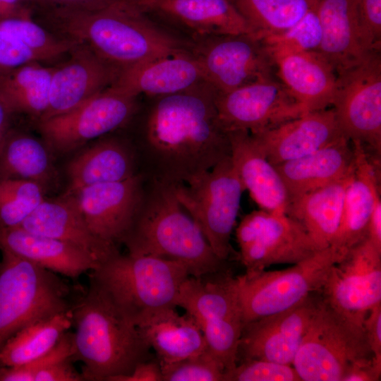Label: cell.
Returning <instances> with one entry per match:
<instances>
[{
  "label": "cell",
  "instance_id": "obj_1",
  "mask_svg": "<svg viewBox=\"0 0 381 381\" xmlns=\"http://www.w3.org/2000/svg\"><path fill=\"white\" fill-rule=\"evenodd\" d=\"M215 96L216 90L202 82L158 97L146 119L142 151L151 181L183 183L230 156Z\"/></svg>",
  "mask_w": 381,
  "mask_h": 381
},
{
  "label": "cell",
  "instance_id": "obj_2",
  "mask_svg": "<svg viewBox=\"0 0 381 381\" xmlns=\"http://www.w3.org/2000/svg\"><path fill=\"white\" fill-rule=\"evenodd\" d=\"M145 13L135 0H117L92 11L53 8L49 18L66 38L85 44L121 71L187 50Z\"/></svg>",
  "mask_w": 381,
  "mask_h": 381
},
{
  "label": "cell",
  "instance_id": "obj_3",
  "mask_svg": "<svg viewBox=\"0 0 381 381\" xmlns=\"http://www.w3.org/2000/svg\"><path fill=\"white\" fill-rule=\"evenodd\" d=\"M73 361L83 363L84 380L113 381L150 360L151 348L137 326L91 282L71 306Z\"/></svg>",
  "mask_w": 381,
  "mask_h": 381
},
{
  "label": "cell",
  "instance_id": "obj_4",
  "mask_svg": "<svg viewBox=\"0 0 381 381\" xmlns=\"http://www.w3.org/2000/svg\"><path fill=\"white\" fill-rule=\"evenodd\" d=\"M138 215L123 241L133 255H150L186 266L190 276L221 272L219 258L192 217L180 205L171 185L151 181Z\"/></svg>",
  "mask_w": 381,
  "mask_h": 381
},
{
  "label": "cell",
  "instance_id": "obj_5",
  "mask_svg": "<svg viewBox=\"0 0 381 381\" xmlns=\"http://www.w3.org/2000/svg\"><path fill=\"white\" fill-rule=\"evenodd\" d=\"M189 276L178 262L119 253L90 271V282L137 326L162 308L176 307L180 287Z\"/></svg>",
  "mask_w": 381,
  "mask_h": 381
},
{
  "label": "cell",
  "instance_id": "obj_6",
  "mask_svg": "<svg viewBox=\"0 0 381 381\" xmlns=\"http://www.w3.org/2000/svg\"><path fill=\"white\" fill-rule=\"evenodd\" d=\"M0 262V347L18 332L69 310L70 286L58 274L8 251Z\"/></svg>",
  "mask_w": 381,
  "mask_h": 381
},
{
  "label": "cell",
  "instance_id": "obj_7",
  "mask_svg": "<svg viewBox=\"0 0 381 381\" xmlns=\"http://www.w3.org/2000/svg\"><path fill=\"white\" fill-rule=\"evenodd\" d=\"M373 356L363 326L321 296L292 365L301 381H343L355 363Z\"/></svg>",
  "mask_w": 381,
  "mask_h": 381
},
{
  "label": "cell",
  "instance_id": "obj_8",
  "mask_svg": "<svg viewBox=\"0 0 381 381\" xmlns=\"http://www.w3.org/2000/svg\"><path fill=\"white\" fill-rule=\"evenodd\" d=\"M171 186L177 200L215 255L226 261L231 252V234L246 190L231 157L188 181Z\"/></svg>",
  "mask_w": 381,
  "mask_h": 381
},
{
  "label": "cell",
  "instance_id": "obj_9",
  "mask_svg": "<svg viewBox=\"0 0 381 381\" xmlns=\"http://www.w3.org/2000/svg\"><path fill=\"white\" fill-rule=\"evenodd\" d=\"M340 259L337 252L328 247L284 270L236 277L243 327L288 310L321 291L332 266Z\"/></svg>",
  "mask_w": 381,
  "mask_h": 381
},
{
  "label": "cell",
  "instance_id": "obj_10",
  "mask_svg": "<svg viewBox=\"0 0 381 381\" xmlns=\"http://www.w3.org/2000/svg\"><path fill=\"white\" fill-rule=\"evenodd\" d=\"M219 272L188 277L180 287L174 305L194 318L207 349L226 371L237 364L243 323L236 277Z\"/></svg>",
  "mask_w": 381,
  "mask_h": 381
},
{
  "label": "cell",
  "instance_id": "obj_11",
  "mask_svg": "<svg viewBox=\"0 0 381 381\" xmlns=\"http://www.w3.org/2000/svg\"><path fill=\"white\" fill-rule=\"evenodd\" d=\"M332 105L338 126L350 142L381 154V55L371 52L337 75Z\"/></svg>",
  "mask_w": 381,
  "mask_h": 381
},
{
  "label": "cell",
  "instance_id": "obj_12",
  "mask_svg": "<svg viewBox=\"0 0 381 381\" xmlns=\"http://www.w3.org/2000/svg\"><path fill=\"white\" fill-rule=\"evenodd\" d=\"M236 236L246 274L272 265H294L322 250L296 220L261 209L243 217Z\"/></svg>",
  "mask_w": 381,
  "mask_h": 381
},
{
  "label": "cell",
  "instance_id": "obj_13",
  "mask_svg": "<svg viewBox=\"0 0 381 381\" xmlns=\"http://www.w3.org/2000/svg\"><path fill=\"white\" fill-rule=\"evenodd\" d=\"M206 37L193 54L217 92L275 77L273 56L262 39L248 33Z\"/></svg>",
  "mask_w": 381,
  "mask_h": 381
},
{
  "label": "cell",
  "instance_id": "obj_14",
  "mask_svg": "<svg viewBox=\"0 0 381 381\" xmlns=\"http://www.w3.org/2000/svg\"><path fill=\"white\" fill-rule=\"evenodd\" d=\"M136 97L110 86L65 114L37 122L51 151L66 154L123 126L136 111Z\"/></svg>",
  "mask_w": 381,
  "mask_h": 381
},
{
  "label": "cell",
  "instance_id": "obj_15",
  "mask_svg": "<svg viewBox=\"0 0 381 381\" xmlns=\"http://www.w3.org/2000/svg\"><path fill=\"white\" fill-rule=\"evenodd\" d=\"M331 306L363 325L381 304V250L366 238L331 267L321 290Z\"/></svg>",
  "mask_w": 381,
  "mask_h": 381
},
{
  "label": "cell",
  "instance_id": "obj_16",
  "mask_svg": "<svg viewBox=\"0 0 381 381\" xmlns=\"http://www.w3.org/2000/svg\"><path fill=\"white\" fill-rule=\"evenodd\" d=\"M215 106L219 121L227 133H255L306 113L275 77L228 92H216Z\"/></svg>",
  "mask_w": 381,
  "mask_h": 381
},
{
  "label": "cell",
  "instance_id": "obj_17",
  "mask_svg": "<svg viewBox=\"0 0 381 381\" xmlns=\"http://www.w3.org/2000/svg\"><path fill=\"white\" fill-rule=\"evenodd\" d=\"M144 176L83 188L71 195L90 229L98 238L122 243L142 206Z\"/></svg>",
  "mask_w": 381,
  "mask_h": 381
},
{
  "label": "cell",
  "instance_id": "obj_18",
  "mask_svg": "<svg viewBox=\"0 0 381 381\" xmlns=\"http://www.w3.org/2000/svg\"><path fill=\"white\" fill-rule=\"evenodd\" d=\"M320 298L313 294L288 310L245 325L238 361L260 359L292 365Z\"/></svg>",
  "mask_w": 381,
  "mask_h": 381
},
{
  "label": "cell",
  "instance_id": "obj_19",
  "mask_svg": "<svg viewBox=\"0 0 381 381\" xmlns=\"http://www.w3.org/2000/svg\"><path fill=\"white\" fill-rule=\"evenodd\" d=\"M70 53L68 60L54 67L48 107L37 122L78 107L110 87L120 73L85 44L78 43Z\"/></svg>",
  "mask_w": 381,
  "mask_h": 381
},
{
  "label": "cell",
  "instance_id": "obj_20",
  "mask_svg": "<svg viewBox=\"0 0 381 381\" xmlns=\"http://www.w3.org/2000/svg\"><path fill=\"white\" fill-rule=\"evenodd\" d=\"M250 135L273 165L302 157L344 136L333 109L308 111Z\"/></svg>",
  "mask_w": 381,
  "mask_h": 381
},
{
  "label": "cell",
  "instance_id": "obj_21",
  "mask_svg": "<svg viewBox=\"0 0 381 381\" xmlns=\"http://www.w3.org/2000/svg\"><path fill=\"white\" fill-rule=\"evenodd\" d=\"M352 146L355 169L346 190L339 228L330 246L341 259L367 238L371 214L376 202L381 200L378 178L380 158H373L359 142H352Z\"/></svg>",
  "mask_w": 381,
  "mask_h": 381
},
{
  "label": "cell",
  "instance_id": "obj_22",
  "mask_svg": "<svg viewBox=\"0 0 381 381\" xmlns=\"http://www.w3.org/2000/svg\"><path fill=\"white\" fill-rule=\"evenodd\" d=\"M20 226L69 243L90 255L99 265L119 253L116 245L93 234L71 195L45 198Z\"/></svg>",
  "mask_w": 381,
  "mask_h": 381
},
{
  "label": "cell",
  "instance_id": "obj_23",
  "mask_svg": "<svg viewBox=\"0 0 381 381\" xmlns=\"http://www.w3.org/2000/svg\"><path fill=\"white\" fill-rule=\"evenodd\" d=\"M206 82L201 67L188 50L159 57L120 71L111 85L131 96L162 97Z\"/></svg>",
  "mask_w": 381,
  "mask_h": 381
},
{
  "label": "cell",
  "instance_id": "obj_24",
  "mask_svg": "<svg viewBox=\"0 0 381 381\" xmlns=\"http://www.w3.org/2000/svg\"><path fill=\"white\" fill-rule=\"evenodd\" d=\"M272 56L279 80L306 112L332 105L337 74L320 54L286 52Z\"/></svg>",
  "mask_w": 381,
  "mask_h": 381
},
{
  "label": "cell",
  "instance_id": "obj_25",
  "mask_svg": "<svg viewBox=\"0 0 381 381\" xmlns=\"http://www.w3.org/2000/svg\"><path fill=\"white\" fill-rule=\"evenodd\" d=\"M231 159L246 190L261 210L285 213L289 197L279 172L247 131L228 133Z\"/></svg>",
  "mask_w": 381,
  "mask_h": 381
},
{
  "label": "cell",
  "instance_id": "obj_26",
  "mask_svg": "<svg viewBox=\"0 0 381 381\" xmlns=\"http://www.w3.org/2000/svg\"><path fill=\"white\" fill-rule=\"evenodd\" d=\"M0 249L70 278L78 277L99 265L90 255L69 243L21 226L0 227Z\"/></svg>",
  "mask_w": 381,
  "mask_h": 381
},
{
  "label": "cell",
  "instance_id": "obj_27",
  "mask_svg": "<svg viewBox=\"0 0 381 381\" xmlns=\"http://www.w3.org/2000/svg\"><path fill=\"white\" fill-rule=\"evenodd\" d=\"M289 201L339 180L355 169V154L344 136L302 157L274 165Z\"/></svg>",
  "mask_w": 381,
  "mask_h": 381
},
{
  "label": "cell",
  "instance_id": "obj_28",
  "mask_svg": "<svg viewBox=\"0 0 381 381\" xmlns=\"http://www.w3.org/2000/svg\"><path fill=\"white\" fill-rule=\"evenodd\" d=\"M145 11L171 18L202 37L252 34L230 0H135Z\"/></svg>",
  "mask_w": 381,
  "mask_h": 381
},
{
  "label": "cell",
  "instance_id": "obj_29",
  "mask_svg": "<svg viewBox=\"0 0 381 381\" xmlns=\"http://www.w3.org/2000/svg\"><path fill=\"white\" fill-rule=\"evenodd\" d=\"M358 0H320L317 11L322 39L316 52L331 65L337 75L366 54L357 20Z\"/></svg>",
  "mask_w": 381,
  "mask_h": 381
},
{
  "label": "cell",
  "instance_id": "obj_30",
  "mask_svg": "<svg viewBox=\"0 0 381 381\" xmlns=\"http://www.w3.org/2000/svg\"><path fill=\"white\" fill-rule=\"evenodd\" d=\"M176 307L162 308L137 327L157 355L160 365L198 354L207 349L203 333L193 317L179 315Z\"/></svg>",
  "mask_w": 381,
  "mask_h": 381
},
{
  "label": "cell",
  "instance_id": "obj_31",
  "mask_svg": "<svg viewBox=\"0 0 381 381\" xmlns=\"http://www.w3.org/2000/svg\"><path fill=\"white\" fill-rule=\"evenodd\" d=\"M135 150L126 143L108 138L79 153L67 167L68 187L65 194L99 183L123 181L137 174Z\"/></svg>",
  "mask_w": 381,
  "mask_h": 381
},
{
  "label": "cell",
  "instance_id": "obj_32",
  "mask_svg": "<svg viewBox=\"0 0 381 381\" xmlns=\"http://www.w3.org/2000/svg\"><path fill=\"white\" fill-rule=\"evenodd\" d=\"M353 172L289 201L286 214L304 227L320 249L330 247L336 238Z\"/></svg>",
  "mask_w": 381,
  "mask_h": 381
},
{
  "label": "cell",
  "instance_id": "obj_33",
  "mask_svg": "<svg viewBox=\"0 0 381 381\" xmlns=\"http://www.w3.org/2000/svg\"><path fill=\"white\" fill-rule=\"evenodd\" d=\"M49 151L44 142L11 129L0 150V180L28 181L45 190L56 176Z\"/></svg>",
  "mask_w": 381,
  "mask_h": 381
},
{
  "label": "cell",
  "instance_id": "obj_34",
  "mask_svg": "<svg viewBox=\"0 0 381 381\" xmlns=\"http://www.w3.org/2000/svg\"><path fill=\"white\" fill-rule=\"evenodd\" d=\"M53 70L33 61L0 74V96L13 113L30 115L38 121L48 107Z\"/></svg>",
  "mask_w": 381,
  "mask_h": 381
},
{
  "label": "cell",
  "instance_id": "obj_35",
  "mask_svg": "<svg viewBox=\"0 0 381 381\" xmlns=\"http://www.w3.org/2000/svg\"><path fill=\"white\" fill-rule=\"evenodd\" d=\"M72 326L70 309L25 327L0 347V368L20 365L40 358Z\"/></svg>",
  "mask_w": 381,
  "mask_h": 381
},
{
  "label": "cell",
  "instance_id": "obj_36",
  "mask_svg": "<svg viewBox=\"0 0 381 381\" xmlns=\"http://www.w3.org/2000/svg\"><path fill=\"white\" fill-rule=\"evenodd\" d=\"M252 34L263 39L286 30L320 0H230Z\"/></svg>",
  "mask_w": 381,
  "mask_h": 381
},
{
  "label": "cell",
  "instance_id": "obj_37",
  "mask_svg": "<svg viewBox=\"0 0 381 381\" xmlns=\"http://www.w3.org/2000/svg\"><path fill=\"white\" fill-rule=\"evenodd\" d=\"M5 32L31 50L40 61H47L70 52L78 44L68 38L54 37L35 23L30 16L0 20Z\"/></svg>",
  "mask_w": 381,
  "mask_h": 381
},
{
  "label": "cell",
  "instance_id": "obj_38",
  "mask_svg": "<svg viewBox=\"0 0 381 381\" xmlns=\"http://www.w3.org/2000/svg\"><path fill=\"white\" fill-rule=\"evenodd\" d=\"M45 190L24 180H0V227L20 226L45 200Z\"/></svg>",
  "mask_w": 381,
  "mask_h": 381
},
{
  "label": "cell",
  "instance_id": "obj_39",
  "mask_svg": "<svg viewBox=\"0 0 381 381\" xmlns=\"http://www.w3.org/2000/svg\"><path fill=\"white\" fill-rule=\"evenodd\" d=\"M318 4L281 33L262 39L272 55L286 52L317 51L322 39Z\"/></svg>",
  "mask_w": 381,
  "mask_h": 381
},
{
  "label": "cell",
  "instance_id": "obj_40",
  "mask_svg": "<svg viewBox=\"0 0 381 381\" xmlns=\"http://www.w3.org/2000/svg\"><path fill=\"white\" fill-rule=\"evenodd\" d=\"M160 367L163 381H223L225 372L222 363L208 349Z\"/></svg>",
  "mask_w": 381,
  "mask_h": 381
},
{
  "label": "cell",
  "instance_id": "obj_41",
  "mask_svg": "<svg viewBox=\"0 0 381 381\" xmlns=\"http://www.w3.org/2000/svg\"><path fill=\"white\" fill-rule=\"evenodd\" d=\"M73 333L68 330L40 358L20 365L1 367L0 381H34L35 375L42 369L62 360H73Z\"/></svg>",
  "mask_w": 381,
  "mask_h": 381
},
{
  "label": "cell",
  "instance_id": "obj_42",
  "mask_svg": "<svg viewBox=\"0 0 381 381\" xmlns=\"http://www.w3.org/2000/svg\"><path fill=\"white\" fill-rule=\"evenodd\" d=\"M223 381H301L292 365L246 359L226 370Z\"/></svg>",
  "mask_w": 381,
  "mask_h": 381
},
{
  "label": "cell",
  "instance_id": "obj_43",
  "mask_svg": "<svg viewBox=\"0 0 381 381\" xmlns=\"http://www.w3.org/2000/svg\"><path fill=\"white\" fill-rule=\"evenodd\" d=\"M357 20L361 41L365 52L380 51L381 0H358Z\"/></svg>",
  "mask_w": 381,
  "mask_h": 381
},
{
  "label": "cell",
  "instance_id": "obj_44",
  "mask_svg": "<svg viewBox=\"0 0 381 381\" xmlns=\"http://www.w3.org/2000/svg\"><path fill=\"white\" fill-rule=\"evenodd\" d=\"M39 61V58L20 41L0 30V74Z\"/></svg>",
  "mask_w": 381,
  "mask_h": 381
},
{
  "label": "cell",
  "instance_id": "obj_45",
  "mask_svg": "<svg viewBox=\"0 0 381 381\" xmlns=\"http://www.w3.org/2000/svg\"><path fill=\"white\" fill-rule=\"evenodd\" d=\"M73 360L65 359L54 363L37 373L34 381H83L81 373L73 365Z\"/></svg>",
  "mask_w": 381,
  "mask_h": 381
},
{
  "label": "cell",
  "instance_id": "obj_46",
  "mask_svg": "<svg viewBox=\"0 0 381 381\" xmlns=\"http://www.w3.org/2000/svg\"><path fill=\"white\" fill-rule=\"evenodd\" d=\"M363 326L371 352L374 356L381 358V304L368 312Z\"/></svg>",
  "mask_w": 381,
  "mask_h": 381
},
{
  "label": "cell",
  "instance_id": "obj_47",
  "mask_svg": "<svg viewBox=\"0 0 381 381\" xmlns=\"http://www.w3.org/2000/svg\"><path fill=\"white\" fill-rule=\"evenodd\" d=\"M381 375V358H372L355 363L343 381H378Z\"/></svg>",
  "mask_w": 381,
  "mask_h": 381
},
{
  "label": "cell",
  "instance_id": "obj_48",
  "mask_svg": "<svg viewBox=\"0 0 381 381\" xmlns=\"http://www.w3.org/2000/svg\"><path fill=\"white\" fill-rule=\"evenodd\" d=\"M113 381H163V376L159 362L149 360L139 363L131 374Z\"/></svg>",
  "mask_w": 381,
  "mask_h": 381
},
{
  "label": "cell",
  "instance_id": "obj_49",
  "mask_svg": "<svg viewBox=\"0 0 381 381\" xmlns=\"http://www.w3.org/2000/svg\"><path fill=\"white\" fill-rule=\"evenodd\" d=\"M51 8H64L75 11H97L117 0H41Z\"/></svg>",
  "mask_w": 381,
  "mask_h": 381
},
{
  "label": "cell",
  "instance_id": "obj_50",
  "mask_svg": "<svg viewBox=\"0 0 381 381\" xmlns=\"http://www.w3.org/2000/svg\"><path fill=\"white\" fill-rule=\"evenodd\" d=\"M367 238L381 250V200L376 202L371 214Z\"/></svg>",
  "mask_w": 381,
  "mask_h": 381
},
{
  "label": "cell",
  "instance_id": "obj_51",
  "mask_svg": "<svg viewBox=\"0 0 381 381\" xmlns=\"http://www.w3.org/2000/svg\"><path fill=\"white\" fill-rule=\"evenodd\" d=\"M22 0H0V20L30 16V12L23 8Z\"/></svg>",
  "mask_w": 381,
  "mask_h": 381
},
{
  "label": "cell",
  "instance_id": "obj_52",
  "mask_svg": "<svg viewBox=\"0 0 381 381\" xmlns=\"http://www.w3.org/2000/svg\"><path fill=\"white\" fill-rule=\"evenodd\" d=\"M13 111L0 96V150L11 130L10 124Z\"/></svg>",
  "mask_w": 381,
  "mask_h": 381
}]
</instances>
